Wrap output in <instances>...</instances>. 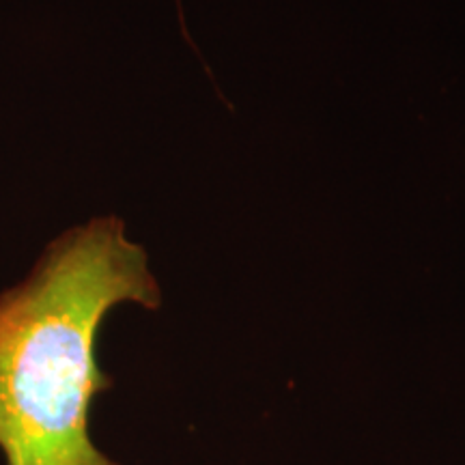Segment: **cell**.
Listing matches in <instances>:
<instances>
[{
  "label": "cell",
  "instance_id": "cell-1",
  "mask_svg": "<svg viewBox=\"0 0 465 465\" xmlns=\"http://www.w3.org/2000/svg\"><path fill=\"white\" fill-rule=\"evenodd\" d=\"M162 304L147 252L119 218L65 232L0 295V455L5 465H119L91 440L89 414L113 380L95 358L114 306Z\"/></svg>",
  "mask_w": 465,
  "mask_h": 465
}]
</instances>
